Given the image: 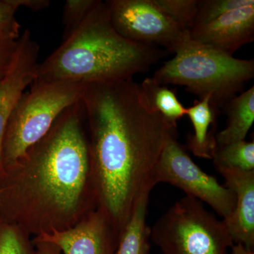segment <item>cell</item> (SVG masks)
Instances as JSON below:
<instances>
[{"instance_id":"obj_7","label":"cell","mask_w":254,"mask_h":254,"mask_svg":"<svg viewBox=\"0 0 254 254\" xmlns=\"http://www.w3.org/2000/svg\"><path fill=\"white\" fill-rule=\"evenodd\" d=\"M160 182L170 184L185 191L187 196L207 203L222 220L228 218L235 208L234 192L203 172L175 137L169 140L152 173V186Z\"/></svg>"},{"instance_id":"obj_21","label":"cell","mask_w":254,"mask_h":254,"mask_svg":"<svg viewBox=\"0 0 254 254\" xmlns=\"http://www.w3.org/2000/svg\"><path fill=\"white\" fill-rule=\"evenodd\" d=\"M98 0H67L63 10V41L76 31L93 9Z\"/></svg>"},{"instance_id":"obj_4","label":"cell","mask_w":254,"mask_h":254,"mask_svg":"<svg viewBox=\"0 0 254 254\" xmlns=\"http://www.w3.org/2000/svg\"><path fill=\"white\" fill-rule=\"evenodd\" d=\"M254 76L253 60L238 59L190 39L153 78L166 86H186L200 98L209 95L217 110L235 98Z\"/></svg>"},{"instance_id":"obj_15","label":"cell","mask_w":254,"mask_h":254,"mask_svg":"<svg viewBox=\"0 0 254 254\" xmlns=\"http://www.w3.org/2000/svg\"><path fill=\"white\" fill-rule=\"evenodd\" d=\"M229 103L227 126L215 136L217 147L245 140L254 122V86Z\"/></svg>"},{"instance_id":"obj_6","label":"cell","mask_w":254,"mask_h":254,"mask_svg":"<svg viewBox=\"0 0 254 254\" xmlns=\"http://www.w3.org/2000/svg\"><path fill=\"white\" fill-rule=\"evenodd\" d=\"M162 254H228L234 245L226 223L195 198L174 203L150 228Z\"/></svg>"},{"instance_id":"obj_14","label":"cell","mask_w":254,"mask_h":254,"mask_svg":"<svg viewBox=\"0 0 254 254\" xmlns=\"http://www.w3.org/2000/svg\"><path fill=\"white\" fill-rule=\"evenodd\" d=\"M151 190H145L136 202L126 225L119 235L114 254H150V228L146 221Z\"/></svg>"},{"instance_id":"obj_2","label":"cell","mask_w":254,"mask_h":254,"mask_svg":"<svg viewBox=\"0 0 254 254\" xmlns=\"http://www.w3.org/2000/svg\"><path fill=\"white\" fill-rule=\"evenodd\" d=\"M81 101L0 172V218L34 236L74 226L97 208Z\"/></svg>"},{"instance_id":"obj_8","label":"cell","mask_w":254,"mask_h":254,"mask_svg":"<svg viewBox=\"0 0 254 254\" xmlns=\"http://www.w3.org/2000/svg\"><path fill=\"white\" fill-rule=\"evenodd\" d=\"M105 2L114 28L128 41L163 47L175 53L190 39V33L179 28L155 0H109Z\"/></svg>"},{"instance_id":"obj_10","label":"cell","mask_w":254,"mask_h":254,"mask_svg":"<svg viewBox=\"0 0 254 254\" xmlns=\"http://www.w3.org/2000/svg\"><path fill=\"white\" fill-rule=\"evenodd\" d=\"M40 46L26 29L18 39L17 49L7 73L0 80V172L5 130L25 89L38 74Z\"/></svg>"},{"instance_id":"obj_26","label":"cell","mask_w":254,"mask_h":254,"mask_svg":"<svg viewBox=\"0 0 254 254\" xmlns=\"http://www.w3.org/2000/svg\"><path fill=\"white\" fill-rule=\"evenodd\" d=\"M230 254H254V250L247 248L242 244H234Z\"/></svg>"},{"instance_id":"obj_3","label":"cell","mask_w":254,"mask_h":254,"mask_svg":"<svg viewBox=\"0 0 254 254\" xmlns=\"http://www.w3.org/2000/svg\"><path fill=\"white\" fill-rule=\"evenodd\" d=\"M165 53L122 36L114 28L106 2L98 0L81 26L39 64L32 84L127 79L145 72Z\"/></svg>"},{"instance_id":"obj_23","label":"cell","mask_w":254,"mask_h":254,"mask_svg":"<svg viewBox=\"0 0 254 254\" xmlns=\"http://www.w3.org/2000/svg\"><path fill=\"white\" fill-rule=\"evenodd\" d=\"M18 39L0 37V80L2 79L7 73L14 60L17 49Z\"/></svg>"},{"instance_id":"obj_22","label":"cell","mask_w":254,"mask_h":254,"mask_svg":"<svg viewBox=\"0 0 254 254\" xmlns=\"http://www.w3.org/2000/svg\"><path fill=\"white\" fill-rule=\"evenodd\" d=\"M19 8L17 0H0V37L18 40L21 26L15 14Z\"/></svg>"},{"instance_id":"obj_12","label":"cell","mask_w":254,"mask_h":254,"mask_svg":"<svg viewBox=\"0 0 254 254\" xmlns=\"http://www.w3.org/2000/svg\"><path fill=\"white\" fill-rule=\"evenodd\" d=\"M225 185L236 197L235 208L226 223L234 243L254 248V170L216 168Z\"/></svg>"},{"instance_id":"obj_11","label":"cell","mask_w":254,"mask_h":254,"mask_svg":"<svg viewBox=\"0 0 254 254\" xmlns=\"http://www.w3.org/2000/svg\"><path fill=\"white\" fill-rule=\"evenodd\" d=\"M190 39L230 56L254 40V3L195 26Z\"/></svg>"},{"instance_id":"obj_13","label":"cell","mask_w":254,"mask_h":254,"mask_svg":"<svg viewBox=\"0 0 254 254\" xmlns=\"http://www.w3.org/2000/svg\"><path fill=\"white\" fill-rule=\"evenodd\" d=\"M186 115L190 119L193 133L187 141L189 150L195 156L205 159H213L216 150L215 123L217 110L211 104L209 95L200 98L193 105L187 108Z\"/></svg>"},{"instance_id":"obj_19","label":"cell","mask_w":254,"mask_h":254,"mask_svg":"<svg viewBox=\"0 0 254 254\" xmlns=\"http://www.w3.org/2000/svg\"><path fill=\"white\" fill-rule=\"evenodd\" d=\"M155 1L179 28L190 33L194 26L200 0H155Z\"/></svg>"},{"instance_id":"obj_1","label":"cell","mask_w":254,"mask_h":254,"mask_svg":"<svg viewBox=\"0 0 254 254\" xmlns=\"http://www.w3.org/2000/svg\"><path fill=\"white\" fill-rule=\"evenodd\" d=\"M92 182L100 209L120 234L177 127L155 112L133 78L86 84Z\"/></svg>"},{"instance_id":"obj_16","label":"cell","mask_w":254,"mask_h":254,"mask_svg":"<svg viewBox=\"0 0 254 254\" xmlns=\"http://www.w3.org/2000/svg\"><path fill=\"white\" fill-rule=\"evenodd\" d=\"M140 86L150 106L177 127V121L186 115L187 108L180 103L175 92L153 77L145 78Z\"/></svg>"},{"instance_id":"obj_9","label":"cell","mask_w":254,"mask_h":254,"mask_svg":"<svg viewBox=\"0 0 254 254\" xmlns=\"http://www.w3.org/2000/svg\"><path fill=\"white\" fill-rule=\"evenodd\" d=\"M118 237L106 215L97 208L72 227L41 233L33 239L57 246L63 254H114Z\"/></svg>"},{"instance_id":"obj_24","label":"cell","mask_w":254,"mask_h":254,"mask_svg":"<svg viewBox=\"0 0 254 254\" xmlns=\"http://www.w3.org/2000/svg\"><path fill=\"white\" fill-rule=\"evenodd\" d=\"M38 254H63L57 246L49 242H42L33 239L32 240Z\"/></svg>"},{"instance_id":"obj_5","label":"cell","mask_w":254,"mask_h":254,"mask_svg":"<svg viewBox=\"0 0 254 254\" xmlns=\"http://www.w3.org/2000/svg\"><path fill=\"white\" fill-rule=\"evenodd\" d=\"M86 84L70 81L32 85L23 93L11 117L1 152V170L20 160L46 136L65 110L81 101Z\"/></svg>"},{"instance_id":"obj_25","label":"cell","mask_w":254,"mask_h":254,"mask_svg":"<svg viewBox=\"0 0 254 254\" xmlns=\"http://www.w3.org/2000/svg\"><path fill=\"white\" fill-rule=\"evenodd\" d=\"M19 7L24 6L32 11H41L48 7L50 4L49 0H17Z\"/></svg>"},{"instance_id":"obj_20","label":"cell","mask_w":254,"mask_h":254,"mask_svg":"<svg viewBox=\"0 0 254 254\" xmlns=\"http://www.w3.org/2000/svg\"><path fill=\"white\" fill-rule=\"evenodd\" d=\"M254 3V0H200L193 27Z\"/></svg>"},{"instance_id":"obj_18","label":"cell","mask_w":254,"mask_h":254,"mask_svg":"<svg viewBox=\"0 0 254 254\" xmlns=\"http://www.w3.org/2000/svg\"><path fill=\"white\" fill-rule=\"evenodd\" d=\"M0 254H38L30 235L0 218Z\"/></svg>"},{"instance_id":"obj_17","label":"cell","mask_w":254,"mask_h":254,"mask_svg":"<svg viewBox=\"0 0 254 254\" xmlns=\"http://www.w3.org/2000/svg\"><path fill=\"white\" fill-rule=\"evenodd\" d=\"M213 160L215 168L254 170V141L244 140L217 147Z\"/></svg>"}]
</instances>
